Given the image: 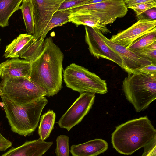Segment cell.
Here are the masks:
<instances>
[{
	"label": "cell",
	"instance_id": "obj_33",
	"mask_svg": "<svg viewBox=\"0 0 156 156\" xmlns=\"http://www.w3.org/2000/svg\"><path fill=\"white\" fill-rule=\"evenodd\" d=\"M105 0H89L84 5L95 4L103 2Z\"/></svg>",
	"mask_w": 156,
	"mask_h": 156
},
{
	"label": "cell",
	"instance_id": "obj_34",
	"mask_svg": "<svg viewBox=\"0 0 156 156\" xmlns=\"http://www.w3.org/2000/svg\"><path fill=\"white\" fill-rule=\"evenodd\" d=\"M146 48L151 49H156V41L154 42Z\"/></svg>",
	"mask_w": 156,
	"mask_h": 156
},
{
	"label": "cell",
	"instance_id": "obj_28",
	"mask_svg": "<svg viewBox=\"0 0 156 156\" xmlns=\"http://www.w3.org/2000/svg\"><path fill=\"white\" fill-rule=\"evenodd\" d=\"M139 20L145 19L151 20H156V9L153 8L145 11L141 15L136 16Z\"/></svg>",
	"mask_w": 156,
	"mask_h": 156
},
{
	"label": "cell",
	"instance_id": "obj_19",
	"mask_svg": "<svg viewBox=\"0 0 156 156\" xmlns=\"http://www.w3.org/2000/svg\"><path fill=\"white\" fill-rule=\"evenodd\" d=\"M45 39L41 38L37 40L32 39L26 46L20 57L31 62L41 54L44 47Z\"/></svg>",
	"mask_w": 156,
	"mask_h": 156
},
{
	"label": "cell",
	"instance_id": "obj_21",
	"mask_svg": "<svg viewBox=\"0 0 156 156\" xmlns=\"http://www.w3.org/2000/svg\"><path fill=\"white\" fill-rule=\"evenodd\" d=\"M26 31L30 34H34V21L32 0H23L20 6Z\"/></svg>",
	"mask_w": 156,
	"mask_h": 156
},
{
	"label": "cell",
	"instance_id": "obj_8",
	"mask_svg": "<svg viewBox=\"0 0 156 156\" xmlns=\"http://www.w3.org/2000/svg\"><path fill=\"white\" fill-rule=\"evenodd\" d=\"M95 94L90 92L80 94L59 119L58 123L59 127L69 131L80 123L91 108L95 100Z\"/></svg>",
	"mask_w": 156,
	"mask_h": 156
},
{
	"label": "cell",
	"instance_id": "obj_26",
	"mask_svg": "<svg viewBox=\"0 0 156 156\" xmlns=\"http://www.w3.org/2000/svg\"><path fill=\"white\" fill-rule=\"evenodd\" d=\"M156 7V0H151L149 2L141 4L130 8L133 9L136 13V16H138L147 10Z\"/></svg>",
	"mask_w": 156,
	"mask_h": 156
},
{
	"label": "cell",
	"instance_id": "obj_24",
	"mask_svg": "<svg viewBox=\"0 0 156 156\" xmlns=\"http://www.w3.org/2000/svg\"><path fill=\"white\" fill-rule=\"evenodd\" d=\"M55 153L57 156H69V137L66 135H60L56 139Z\"/></svg>",
	"mask_w": 156,
	"mask_h": 156
},
{
	"label": "cell",
	"instance_id": "obj_20",
	"mask_svg": "<svg viewBox=\"0 0 156 156\" xmlns=\"http://www.w3.org/2000/svg\"><path fill=\"white\" fill-rule=\"evenodd\" d=\"M55 117V113L50 110L41 116L38 133L41 140L44 141L49 136L54 128Z\"/></svg>",
	"mask_w": 156,
	"mask_h": 156
},
{
	"label": "cell",
	"instance_id": "obj_10",
	"mask_svg": "<svg viewBox=\"0 0 156 156\" xmlns=\"http://www.w3.org/2000/svg\"><path fill=\"white\" fill-rule=\"evenodd\" d=\"M84 26L85 41L91 54L98 58H103L112 61L123 69L121 58L102 40L98 33L97 29Z\"/></svg>",
	"mask_w": 156,
	"mask_h": 156
},
{
	"label": "cell",
	"instance_id": "obj_37",
	"mask_svg": "<svg viewBox=\"0 0 156 156\" xmlns=\"http://www.w3.org/2000/svg\"><path fill=\"white\" fill-rule=\"evenodd\" d=\"M0 41H1V39H0Z\"/></svg>",
	"mask_w": 156,
	"mask_h": 156
},
{
	"label": "cell",
	"instance_id": "obj_25",
	"mask_svg": "<svg viewBox=\"0 0 156 156\" xmlns=\"http://www.w3.org/2000/svg\"><path fill=\"white\" fill-rule=\"evenodd\" d=\"M89 0H64L58 11H64L84 5Z\"/></svg>",
	"mask_w": 156,
	"mask_h": 156
},
{
	"label": "cell",
	"instance_id": "obj_3",
	"mask_svg": "<svg viewBox=\"0 0 156 156\" xmlns=\"http://www.w3.org/2000/svg\"><path fill=\"white\" fill-rule=\"evenodd\" d=\"M6 117L12 131L20 135H31L38 126L42 110L48 103L43 97L28 104L19 105L1 96Z\"/></svg>",
	"mask_w": 156,
	"mask_h": 156
},
{
	"label": "cell",
	"instance_id": "obj_18",
	"mask_svg": "<svg viewBox=\"0 0 156 156\" xmlns=\"http://www.w3.org/2000/svg\"><path fill=\"white\" fill-rule=\"evenodd\" d=\"M23 0H0V26L9 25V20L16 11L20 9Z\"/></svg>",
	"mask_w": 156,
	"mask_h": 156
},
{
	"label": "cell",
	"instance_id": "obj_15",
	"mask_svg": "<svg viewBox=\"0 0 156 156\" xmlns=\"http://www.w3.org/2000/svg\"><path fill=\"white\" fill-rule=\"evenodd\" d=\"M108 148V144L104 140L95 139L78 145H72L70 152L73 156H96Z\"/></svg>",
	"mask_w": 156,
	"mask_h": 156
},
{
	"label": "cell",
	"instance_id": "obj_17",
	"mask_svg": "<svg viewBox=\"0 0 156 156\" xmlns=\"http://www.w3.org/2000/svg\"><path fill=\"white\" fill-rule=\"evenodd\" d=\"M33 38L32 34L27 33L20 34L6 46L3 57L5 58L20 57L24 48Z\"/></svg>",
	"mask_w": 156,
	"mask_h": 156
},
{
	"label": "cell",
	"instance_id": "obj_9",
	"mask_svg": "<svg viewBox=\"0 0 156 156\" xmlns=\"http://www.w3.org/2000/svg\"><path fill=\"white\" fill-rule=\"evenodd\" d=\"M64 0H32L34 21V40L41 38L55 12Z\"/></svg>",
	"mask_w": 156,
	"mask_h": 156
},
{
	"label": "cell",
	"instance_id": "obj_36",
	"mask_svg": "<svg viewBox=\"0 0 156 156\" xmlns=\"http://www.w3.org/2000/svg\"><path fill=\"white\" fill-rule=\"evenodd\" d=\"M150 156H156V155H154L153 154H151V153Z\"/></svg>",
	"mask_w": 156,
	"mask_h": 156
},
{
	"label": "cell",
	"instance_id": "obj_4",
	"mask_svg": "<svg viewBox=\"0 0 156 156\" xmlns=\"http://www.w3.org/2000/svg\"><path fill=\"white\" fill-rule=\"evenodd\" d=\"M122 87L127 99L136 111H143L156 98V74H129Z\"/></svg>",
	"mask_w": 156,
	"mask_h": 156
},
{
	"label": "cell",
	"instance_id": "obj_14",
	"mask_svg": "<svg viewBox=\"0 0 156 156\" xmlns=\"http://www.w3.org/2000/svg\"><path fill=\"white\" fill-rule=\"evenodd\" d=\"M30 63L18 58L6 60L0 64V78L5 77L29 78L30 72Z\"/></svg>",
	"mask_w": 156,
	"mask_h": 156
},
{
	"label": "cell",
	"instance_id": "obj_7",
	"mask_svg": "<svg viewBox=\"0 0 156 156\" xmlns=\"http://www.w3.org/2000/svg\"><path fill=\"white\" fill-rule=\"evenodd\" d=\"M70 14L88 13L98 17L101 24H111L117 18L124 16L127 13V8L123 0H105L99 3L83 5L67 10Z\"/></svg>",
	"mask_w": 156,
	"mask_h": 156
},
{
	"label": "cell",
	"instance_id": "obj_5",
	"mask_svg": "<svg viewBox=\"0 0 156 156\" xmlns=\"http://www.w3.org/2000/svg\"><path fill=\"white\" fill-rule=\"evenodd\" d=\"M63 72L66 86L80 94L90 92L102 94L108 92L105 80L84 67L72 63Z\"/></svg>",
	"mask_w": 156,
	"mask_h": 156
},
{
	"label": "cell",
	"instance_id": "obj_30",
	"mask_svg": "<svg viewBox=\"0 0 156 156\" xmlns=\"http://www.w3.org/2000/svg\"><path fill=\"white\" fill-rule=\"evenodd\" d=\"M155 146H156V137L144 147V151L141 156H150L152 150Z\"/></svg>",
	"mask_w": 156,
	"mask_h": 156
},
{
	"label": "cell",
	"instance_id": "obj_27",
	"mask_svg": "<svg viewBox=\"0 0 156 156\" xmlns=\"http://www.w3.org/2000/svg\"><path fill=\"white\" fill-rule=\"evenodd\" d=\"M135 53L140 56L148 59L153 64H156V49L145 48Z\"/></svg>",
	"mask_w": 156,
	"mask_h": 156
},
{
	"label": "cell",
	"instance_id": "obj_32",
	"mask_svg": "<svg viewBox=\"0 0 156 156\" xmlns=\"http://www.w3.org/2000/svg\"><path fill=\"white\" fill-rule=\"evenodd\" d=\"M128 8H130L141 4L150 1L151 0H123Z\"/></svg>",
	"mask_w": 156,
	"mask_h": 156
},
{
	"label": "cell",
	"instance_id": "obj_35",
	"mask_svg": "<svg viewBox=\"0 0 156 156\" xmlns=\"http://www.w3.org/2000/svg\"><path fill=\"white\" fill-rule=\"evenodd\" d=\"M2 96V92L0 87V96Z\"/></svg>",
	"mask_w": 156,
	"mask_h": 156
},
{
	"label": "cell",
	"instance_id": "obj_1",
	"mask_svg": "<svg viewBox=\"0 0 156 156\" xmlns=\"http://www.w3.org/2000/svg\"><path fill=\"white\" fill-rule=\"evenodd\" d=\"M45 41L42 53L30 63L29 78L45 92L46 96H53L62 87L64 55L51 37L46 38Z\"/></svg>",
	"mask_w": 156,
	"mask_h": 156
},
{
	"label": "cell",
	"instance_id": "obj_12",
	"mask_svg": "<svg viewBox=\"0 0 156 156\" xmlns=\"http://www.w3.org/2000/svg\"><path fill=\"white\" fill-rule=\"evenodd\" d=\"M156 20H139L126 29L113 35L110 40L127 47L135 40L156 28Z\"/></svg>",
	"mask_w": 156,
	"mask_h": 156
},
{
	"label": "cell",
	"instance_id": "obj_22",
	"mask_svg": "<svg viewBox=\"0 0 156 156\" xmlns=\"http://www.w3.org/2000/svg\"><path fill=\"white\" fill-rule=\"evenodd\" d=\"M155 41H156V28L138 38L126 48L135 53L147 48Z\"/></svg>",
	"mask_w": 156,
	"mask_h": 156
},
{
	"label": "cell",
	"instance_id": "obj_6",
	"mask_svg": "<svg viewBox=\"0 0 156 156\" xmlns=\"http://www.w3.org/2000/svg\"><path fill=\"white\" fill-rule=\"evenodd\" d=\"M0 87L2 96L20 105L46 96L43 90L26 77L4 78L0 83Z\"/></svg>",
	"mask_w": 156,
	"mask_h": 156
},
{
	"label": "cell",
	"instance_id": "obj_16",
	"mask_svg": "<svg viewBox=\"0 0 156 156\" xmlns=\"http://www.w3.org/2000/svg\"><path fill=\"white\" fill-rule=\"evenodd\" d=\"M69 22H71L77 26L80 25L87 26L99 30L102 33H111L106 25L101 24L98 17L88 13L70 14Z\"/></svg>",
	"mask_w": 156,
	"mask_h": 156
},
{
	"label": "cell",
	"instance_id": "obj_11",
	"mask_svg": "<svg viewBox=\"0 0 156 156\" xmlns=\"http://www.w3.org/2000/svg\"><path fill=\"white\" fill-rule=\"evenodd\" d=\"M97 30L102 40L120 57L122 61L123 69L128 74L133 73L140 68L153 63L148 59L139 55L123 46L111 41L103 35L101 31L98 29Z\"/></svg>",
	"mask_w": 156,
	"mask_h": 156
},
{
	"label": "cell",
	"instance_id": "obj_23",
	"mask_svg": "<svg viewBox=\"0 0 156 156\" xmlns=\"http://www.w3.org/2000/svg\"><path fill=\"white\" fill-rule=\"evenodd\" d=\"M70 15V12L68 10L57 11L55 12L41 38L44 39L48 33L53 28L62 26L69 22Z\"/></svg>",
	"mask_w": 156,
	"mask_h": 156
},
{
	"label": "cell",
	"instance_id": "obj_2",
	"mask_svg": "<svg viewBox=\"0 0 156 156\" xmlns=\"http://www.w3.org/2000/svg\"><path fill=\"white\" fill-rule=\"evenodd\" d=\"M156 130L147 116L129 120L119 125L112 133L113 147L119 153L131 155L144 147L155 137Z\"/></svg>",
	"mask_w": 156,
	"mask_h": 156
},
{
	"label": "cell",
	"instance_id": "obj_29",
	"mask_svg": "<svg viewBox=\"0 0 156 156\" xmlns=\"http://www.w3.org/2000/svg\"><path fill=\"white\" fill-rule=\"evenodd\" d=\"M144 74H156V66L153 63L142 67L134 73ZM133 74V73H132Z\"/></svg>",
	"mask_w": 156,
	"mask_h": 156
},
{
	"label": "cell",
	"instance_id": "obj_13",
	"mask_svg": "<svg viewBox=\"0 0 156 156\" xmlns=\"http://www.w3.org/2000/svg\"><path fill=\"white\" fill-rule=\"evenodd\" d=\"M53 144L52 141H44L39 138L27 141L17 147L11 148L1 156H42Z\"/></svg>",
	"mask_w": 156,
	"mask_h": 156
},
{
	"label": "cell",
	"instance_id": "obj_31",
	"mask_svg": "<svg viewBox=\"0 0 156 156\" xmlns=\"http://www.w3.org/2000/svg\"><path fill=\"white\" fill-rule=\"evenodd\" d=\"M12 143L4 137L0 131V151H4L12 146Z\"/></svg>",
	"mask_w": 156,
	"mask_h": 156
}]
</instances>
